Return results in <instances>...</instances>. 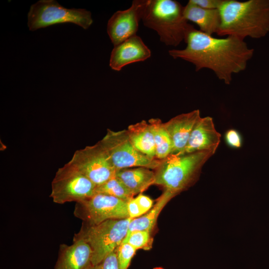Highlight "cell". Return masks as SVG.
Wrapping results in <instances>:
<instances>
[{"mask_svg": "<svg viewBox=\"0 0 269 269\" xmlns=\"http://www.w3.org/2000/svg\"><path fill=\"white\" fill-rule=\"evenodd\" d=\"M135 199L144 214L153 206V200L148 196L142 193L139 194Z\"/></svg>", "mask_w": 269, "mask_h": 269, "instance_id": "cell-28", "label": "cell"}, {"mask_svg": "<svg viewBox=\"0 0 269 269\" xmlns=\"http://www.w3.org/2000/svg\"><path fill=\"white\" fill-rule=\"evenodd\" d=\"M194 4L205 9H219L223 0H190Z\"/></svg>", "mask_w": 269, "mask_h": 269, "instance_id": "cell-26", "label": "cell"}, {"mask_svg": "<svg viewBox=\"0 0 269 269\" xmlns=\"http://www.w3.org/2000/svg\"><path fill=\"white\" fill-rule=\"evenodd\" d=\"M136 250L127 243L122 244L117 248V258L120 269H128Z\"/></svg>", "mask_w": 269, "mask_h": 269, "instance_id": "cell-23", "label": "cell"}, {"mask_svg": "<svg viewBox=\"0 0 269 269\" xmlns=\"http://www.w3.org/2000/svg\"><path fill=\"white\" fill-rule=\"evenodd\" d=\"M200 118V111L195 110L178 115L164 123L172 141L171 154L183 153L191 132Z\"/></svg>", "mask_w": 269, "mask_h": 269, "instance_id": "cell-15", "label": "cell"}, {"mask_svg": "<svg viewBox=\"0 0 269 269\" xmlns=\"http://www.w3.org/2000/svg\"><path fill=\"white\" fill-rule=\"evenodd\" d=\"M183 14L186 20L196 24L201 31L210 35L217 33L221 24L218 9L203 8L189 0L184 6Z\"/></svg>", "mask_w": 269, "mask_h": 269, "instance_id": "cell-16", "label": "cell"}, {"mask_svg": "<svg viewBox=\"0 0 269 269\" xmlns=\"http://www.w3.org/2000/svg\"><path fill=\"white\" fill-rule=\"evenodd\" d=\"M96 185L67 162L58 168L51 182L50 197L57 204L78 202L95 194Z\"/></svg>", "mask_w": 269, "mask_h": 269, "instance_id": "cell-8", "label": "cell"}, {"mask_svg": "<svg viewBox=\"0 0 269 269\" xmlns=\"http://www.w3.org/2000/svg\"><path fill=\"white\" fill-rule=\"evenodd\" d=\"M116 177L134 195L142 193L150 185L154 184L155 172L144 167L117 170Z\"/></svg>", "mask_w": 269, "mask_h": 269, "instance_id": "cell-17", "label": "cell"}, {"mask_svg": "<svg viewBox=\"0 0 269 269\" xmlns=\"http://www.w3.org/2000/svg\"><path fill=\"white\" fill-rule=\"evenodd\" d=\"M127 208L129 218L132 219L139 217L144 214L135 198H133L128 201Z\"/></svg>", "mask_w": 269, "mask_h": 269, "instance_id": "cell-25", "label": "cell"}, {"mask_svg": "<svg viewBox=\"0 0 269 269\" xmlns=\"http://www.w3.org/2000/svg\"><path fill=\"white\" fill-rule=\"evenodd\" d=\"M220 138L221 134L216 130L212 118L201 117L195 125L181 154L205 150L215 152Z\"/></svg>", "mask_w": 269, "mask_h": 269, "instance_id": "cell-14", "label": "cell"}, {"mask_svg": "<svg viewBox=\"0 0 269 269\" xmlns=\"http://www.w3.org/2000/svg\"><path fill=\"white\" fill-rule=\"evenodd\" d=\"M96 185L115 177L117 171L100 141L76 150L68 162Z\"/></svg>", "mask_w": 269, "mask_h": 269, "instance_id": "cell-10", "label": "cell"}, {"mask_svg": "<svg viewBox=\"0 0 269 269\" xmlns=\"http://www.w3.org/2000/svg\"><path fill=\"white\" fill-rule=\"evenodd\" d=\"M92 251L83 239L74 238L70 245L61 244L54 269H91Z\"/></svg>", "mask_w": 269, "mask_h": 269, "instance_id": "cell-13", "label": "cell"}, {"mask_svg": "<svg viewBox=\"0 0 269 269\" xmlns=\"http://www.w3.org/2000/svg\"><path fill=\"white\" fill-rule=\"evenodd\" d=\"M104 194L128 201L134 195L116 176L105 183L97 186L95 194Z\"/></svg>", "mask_w": 269, "mask_h": 269, "instance_id": "cell-21", "label": "cell"}, {"mask_svg": "<svg viewBox=\"0 0 269 269\" xmlns=\"http://www.w3.org/2000/svg\"><path fill=\"white\" fill-rule=\"evenodd\" d=\"M132 220L130 218L110 219L94 225L83 222L74 238L82 239L90 245L92 251V263L94 266L122 244Z\"/></svg>", "mask_w": 269, "mask_h": 269, "instance_id": "cell-5", "label": "cell"}, {"mask_svg": "<svg viewBox=\"0 0 269 269\" xmlns=\"http://www.w3.org/2000/svg\"><path fill=\"white\" fill-rule=\"evenodd\" d=\"M150 56V50L136 34L114 46L109 65L113 70L119 71L130 64L143 61Z\"/></svg>", "mask_w": 269, "mask_h": 269, "instance_id": "cell-12", "label": "cell"}, {"mask_svg": "<svg viewBox=\"0 0 269 269\" xmlns=\"http://www.w3.org/2000/svg\"><path fill=\"white\" fill-rule=\"evenodd\" d=\"M91 269H120L117 258V249Z\"/></svg>", "mask_w": 269, "mask_h": 269, "instance_id": "cell-24", "label": "cell"}, {"mask_svg": "<svg viewBox=\"0 0 269 269\" xmlns=\"http://www.w3.org/2000/svg\"><path fill=\"white\" fill-rule=\"evenodd\" d=\"M148 0H134L128 9L118 10L109 19L107 27L114 46L136 35Z\"/></svg>", "mask_w": 269, "mask_h": 269, "instance_id": "cell-11", "label": "cell"}, {"mask_svg": "<svg viewBox=\"0 0 269 269\" xmlns=\"http://www.w3.org/2000/svg\"><path fill=\"white\" fill-rule=\"evenodd\" d=\"M183 8L174 0H148L141 20L157 33L164 44L177 46L185 41L193 27L185 18Z\"/></svg>", "mask_w": 269, "mask_h": 269, "instance_id": "cell-3", "label": "cell"}, {"mask_svg": "<svg viewBox=\"0 0 269 269\" xmlns=\"http://www.w3.org/2000/svg\"><path fill=\"white\" fill-rule=\"evenodd\" d=\"M218 9L219 36L258 39L269 32V0H223Z\"/></svg>", "mask_w": 269, "mask_h": 269, "instance_id": "cell-2", "label": "cell"}, {"mask_svg": "<svg viewBox=\"0 0 269 269\" xmlns=\"http://www.w3.org/2000/svg\"><path fill=\"white\" fill-rule=\"evenodd\" d=\"M130 139L140 152L156 158V148L153 134L149 124L141 121L130 125L127 130Z\"/></svg>", "mask_w": 269, "mask_h": 269, "instance_id": "cell-18", "label": "cell"}, {"mask_svg": "<svg viewBox=\"0 0 269 269\" xmlns=\"http://www.w3.org/2000/svg\"><path fill=\"white\" fill-rule=\"evenodd\" d=\"M214 153L205 150L169 154L155 169L154 184L176 195L194 181L203 164Z\"/></svg>", "mask_w": 269, "mask_h": 269, "instance_id": "cell-4", "label": "cell"}, {"mask_svg": "<svg viewBox=\"0 0 269 269\" xmlns=\"http://www.w3.org/2000/svg\"><path fill=\"white\" fill-rule=\"evenodd\" d=\"M185 42V48L170 50L169 55L191 63L196 71L202 69L212 70L228 85L231 83L233 74L246 69L254 52L244 39L232 36L216 38L194 27L188 32Z\"/></svg>", "mask_w": 269, "mask_h": 269, "instance_id": "cell-1", "label": "cell"}, {"mask_svg": "<svg viewBox=\"0 0 269 269\" xmlns=\"http://www.w3.org/2000/svg\"><path fill=\"white\" fill-rule=\"evenodd\" d=\"M122 243L131 245L136 250H149L152 247L153 238L148 231H134L127 234Z\"/></svg>", "mask_w": 269, "mask_h": 269, "instance_id": "cell-22", "label": "cell"}, {"mask_svg": "<svg viewBox=\"0 0 269 269\" xmlns=\"http://www.w3.org/2000/svg\"><path fill=\"white\" fill-rule=\"evenodd\" d=\"M128 201L104 194L97 193L84 200L76 202L74 216L90 225L97 224L110 219L129 218Z\"/></svg>", "mask_w": 269, "mask_h": 269, "instance_id": "cell-9", "label": "cell"}, {"mask_svg": "<svg viewBox=\"0 0 269 269\" xmlns=\"http://www.w3.org/2000/svg\"><path fill=\"white\" fill-rule=\"evenodd\" d=\"M100 141L117 170L132 167L155 169L160 163L161 160L151 158L138 151L131 142L127 130L108 129Z\"/></svg>", "mask_w": 269, "mask_h": 269, "instance_id": "cell-7", "label": "cell"}, {"mask_svg": "<svg viewBox=\"0 0 269 269\" xmlns=\"http://www.w3.org/2000/svg\"><path fill=\"white\" fill-rule=\"evenodd\" d=\"M153 269H164L161 267H156V268H153Z\"/></svg>", "mask_w": 269, "mask_h": 269, "instance_id": "cell-29", "label": "cell"}, {"mask_svg": "<svg viewBox=\"0 0 269 269\" xmlns=\"http://www.w3.org/2000/svg\"><path fill=\"white\" fill-rule=\"evenodd\" d=\"M31 31L59 23H72L84 29L92 24L90 11L81 8H67L55 0H40L31 5L27 15Z\"/></svg>", "mask_w": 269, "mask_h": 269, "instance_id": "cell-6", "label": "cell"}, {"mask_svg": "<svg viewBox=\"0 0 269 269\" xmlns=\"http://www.w3.org/2000/svg\"><path fill=\"white\" fill-rule=\"evenodd\" d=\"M154 136L156 148V158L162 160L172 152V144L170 136L160 119L152 118L149 120Z\"/></svg>", "mask_w": 269, "mask_h": 269, "instance_id": "cell-20", "label": "cell"}, {"mask_svg": "<svg viewBox=\"0 0 269 269\" xmlns=\"http://www.w3.org/2000/svg\"><path fill=\"white\" fill-rule=\"evenodd\" d=\"M226 139L228 144L232 147L239 148L241 146L240 135L235 130H229L226 134Z\"/></svg>", "mask_w": 269, "mask_h": 269, "instance_id": "cell-27", "label": "cell"}, {"mask_svg": "<svg viewBox=\"0 0 269 269\" xmlns=\"http://www.w3.org/2000/svg\"><path fill=\"white\" fill-rule=\"evenodd\" d=\"M175 195V194L165 190L149 211L142 216L131 220L129 226L128 233L134 231L151 232L156 223L160 212Z\"/></svg>", "mask_w": 269, "mask_h": 269, "instance_id": "cell-19", "label": "cell"}]
</instances>
